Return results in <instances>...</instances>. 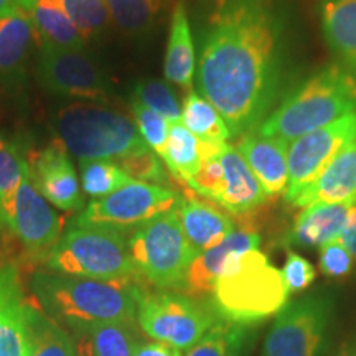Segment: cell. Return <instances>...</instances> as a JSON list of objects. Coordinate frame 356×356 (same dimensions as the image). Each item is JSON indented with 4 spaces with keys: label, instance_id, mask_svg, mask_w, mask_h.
Returning <instances> with one entry per match:
<instances>
[{
    "label": "cell",
    "instance_id": "6da1fadb",
    "mask_svg": "<svg viewBox=\"0 0 356 356\" xmlns=\"http://www.w3.org/2000/svg\"><path fill=\"white\" fill-rule=\"evenodd\" d=\"M289 19L282 0H211L202 32L198 91L231 139L259 127L287 79Z\"/></svg>",
    "mask_w": 356,
    "mask_h": 356
},
{
    "label": "cell",
    "instance_id": "7a4b0ae2",
    "mask_svg": "<svg viewBox=\"0 0 356 356\" xmlns=\"http://www.w3.org/2000/svg\"><path fill=\"white\" fill-rule=\"evenodd\" d=\"M32 289L43 310L70 328L136 323L144 296L137 279L96 280L56 273H37Z\"/></svg>",
    "mask_w": 356,
    "mask_h": 356
},
{
    "label": "cell",
    "instance_id": "3957f363",
    "mask_svg": "<svg viewBox=\"0 0 356 356\" xmlns=\"http://www.w3.org/2000/svg\"><path fill=\"white\" fill-rule=\"evenodd\" d=\"M356 109V76L343 65H328L287 92L256 127L287 142L328 126Z\"/></svg>",
    "mask_w": 356,
    "mask_h": 356
},
{
    "label": "cell",
    "instance_id": "277c9868",
    "mask_svg": "<svg viewBox=\"0 0 356 356\" xmlns=\"http://www.w3.org/2000/svg\"><path fill=\"white\" fill-rule=\"evenodd\" d=\"M287 302L282 270L270 264L259 249L231 254L213 291L218 315L241 325L261 323L277 315Z\"/></svg>",
    "mask_w": 356,
    "mask_h": 356
},
{
    "label": "cell",
    "instance_id": "5b68a950",
    "mask_svg": "<svg viewBox=\"0 0 356 356\" xmlns=\"http://www.w3.org/2000/svg\"><path fill=\"white\" fill-rule=\"evenodd\" d=\"M53 126L58 139L79 160H119L147 147L131 119L92 102L65 106Z\"/></svg>",
    "mask_w": 356,
    "mask_h": 356
},
{
    "label": "cell",
    "instance_id": "8992f818",
    "mask_svg": "<svg viewBox=\"0 0 356 356\" xmlns=\"http://www.w3.org/2000/svg\"><path fill=\"white\" fill-rule=\"evenodd\" d=\"M56 274L71 277L115 280L139 279L124 231L71 225L44 259Z\"/></svg>",
    "mask_w": 356,
    "mask_h": 356
},
{
    "label": "cell",
    "instance_id": "52a82bcc",
    "mask_svg": "<svg viewBox=\"0 0 356 356\" xmlns=\"http://www.w3.org/2000/svg\"><path fill=\"white\" fill-rule=\"evenodd\" d=\"M137 275L159 289H184L191 262L198 254L181 229L177 207L137 226L129 239Z\"/></svg>",
    "mask_w": 356,
    "mask_h": 356
},
{
    "label": "cell",
    "instance_id": "ba28073f",
    "mask_svg": "<svg viewBox=\"0 0 356 356\" xmlns=\"http://www.w3.org/2000/svg\"><path fill=\"white\" fill-rule=\"evenodd\" d=\"M220 320L213 300L177 292H144L137 310L147 335L180 350L191 348Z\"/></svg>",
    "mask_w": 356,
    "mask_h": 356
},
{
    "label": "cell",
    "instance_id": "9c48e42d",
    "mask_svg": "<svg viewBox=\"0 0 356 356\" xmlns=\"http://www.w3.org/2000/svg\"><path fill=\"white\" fill-rule=\"evenodd\" d=\"M180 198V193L167 186L131 180L108 197L92 200L73 225L119 231L137 228L152 218L173 210Z\"/></svg>",
    "mask_w": 356,
    "mask_h": 356
},
{
    "label": "cell",
    "instance_id": "30bf717a",
    "mask_svg": "<svg viewBox=\"0 0 356 356\" xmlns=\"http://www.w3.org/2000/svg\"><path fill=\"white\" fill-rule=\"evenodd\" d=\"M332 317V302L309 296L287 302L267 332L262 356H320Z\"/></svg>",
    "mask_w": 356,
    "mask_h": 356
},
{
    "label": "cell",
    "instance_id": "8fae6325",
    "mask_svg": "<svg viewBox=\"0 0 356 356\" xmlns=\"http://www.w3.org/2000/svg\"><path fill=\"white\" fill-rule=\"evenodd\" d=\"M353 139H356V111L293 140L287 150L286 202L291 204L296 202L302 191L317 180L332 159Z\"/></svg>",
    "mask_w": 356,
    "mask_h": 356
},
{
    "label": "cell",
    "instance_id": "7c38bea8",
    "mask_svg": "<svg viewBox=\"0 0 356 356\" xmlns=\"http://www.w3.org/2000/svg\"><path fill=\"white\" fill-rule=\"evenodd\" d=\"M0 218L35 259H47L61 238L60 216L35 186L30 167Z\"/></svg>",
    "mask_w": 356,
    "mask_h": 356
},
{
    "label": "cell",
    "instance_id": "4fadbf2b",
    "mask_svg": "<svg viewBox=\"0 0 356 356\" xmlns=\"http://www.w3.org/2000/svg\"><path fill=\"white\" fill-rule=\"evenodd\" d=\"M37 74L42 86L53 95L101 102L111 96L108 79L84 48L42 44Z\"/></svg>",
    "mask_w": 356,
    "mask_h": 356
},
{
    "label": "cell",
    "instance_id": "5bb4252c",
    "mask_svg": "<svg viewBox=\"0 0 356 356\" xmlns=\"http://www.w3.org/2000/svg\"><path fill=\"white\" fill-rule=\"evenodd\" d=\"M33 184L42 197L63 211L81 210L84 200L68 149L60 139L53 140L29 159Z\"/></svg>",
    "mask_w": 356,
    "mask_h": 356
},
{
    "label": "cell",
    "instance_id": "9a60e30c",
    "mask_svg": "<svg viewBox=\"0 0 356 356\" xmlns=\"http://www.w3.org/2000/svg\"><path fill=\"white\" fill-rule=\"evenodd\" d=\"M37 312L26 300L17 267L0 266V356H29Z\"/></svg>",
    "mask_w": 356,
    "mask_h": 356
},
{
    "label": "cell",
    "instance_id": "2e32d148",
    "mask_svg": "<svg viewBox=\"0 0 356 356\" xmlns=\"http://www.w3.org/2000/svg\"><path fill=\"white\" fill-rule=\"evenodd\" d=\"M236 149L254 172L267 198L277 197L287 188V150L289 142L279 137L262 136L252 129L239 137Z\"/></svg>",
    "mask_w": 356,
    "mask_h": 356
},
{
    "label": "cell",
    "instance_id": "e0dca14e",
    "mask_svg": "<svg viewBox=\"0 0 356 356\" xmlns=\"http://www.w3.org/2000/svg\"><path fill=\"white\" fill-rule=\"evenodd\" d=\"M220 163L225 175V190L216 204L233 216L252 213L267 203V195L248 162L233 145L221 149Z\"/></svg>",
    "mask_w": 356,
    "mask_h": 356
},
{
    "label": "cell",
    "instance_id": "ac0fdd59",
    "mask_svg": "<svg viewBox=\"0 0 356 356\" xmlns=\"http://www.w3.org/2000/svg\"><path fill=\"white\" fill-rule=\"evenodd\" d=\"M261 244V236L256 231L238 229L233 231L225 241L208 249L195 257L186 274L181 292L190 297H204L215 291V284L220 277L231 254L246 252L257 249Z\"/></svg>",
    "mask_w": 356,
    "mask_h": 356
},
{
    "label": "cell",
    "instance_id": "d6986e66",
    "mask_svg": "<svg viewBox=\"0 0 356 356\" xmlns=\"http://www.w3.org/2000/svg\"><path fill=\"white\" fill-rule=\"evenodd\" d=\"M356 198V139L348 142L317 180L299 195L292 207L304 208L318 203L355 202Z\"/></svg>",
    "mask_w": 356,
    "mask_h": 356
},
{
    "label": "cell",
    "instance_id": "ffe728a7",
    "mask_svg": "<svg viewBox=\"0 0 356 356\" xmlns=\"http://www.w3.org/2000/svg\"><path fill=\"white\" fill-rule=\"evenodd\" d=\"M355 202L318 203L302 210L296 218L292 229L286 236V244L299 248H315L340 238L351 213Z\"/></svg>",
    "mask_w": 356,
    "mask_h": 356
},
{
    "label": "cell",
    "instance_id": "44dd1931",
    "mask_svg": "<svg viewBox=\"0 0 356 356\" xmlns=\"http://www.w3.org/2000/svg\"><path fill=\"white\" fill-rule=\"evenodd\" d=\"M177 213L181 229L197 254L218 246L234 231L233 220L220 207H213L191 193L180 198Z\"/></svg>",
    "mask_w": 356,
    "mask_h": 356
},
{
    "label": "cell",
    "instance_id": "7402d4cb",
    "mask_svg": "<svg viewBox=\"0 0 356 356\" xmlns=\"http://www.w3.org/2000/svg\"><path fill=\"white\" fill-rule=\"evenodd\" d=\"M320 20L330 50L356 76V0H322Z\"/></svg>",
    "mask_w": 356,
    "mask_h": 356
},
{
    "label": "cell",
    "instance_id": "603a6c76",
    "mask_svg": "<svg viewBox=\"0 0 356 356\" xmlns=\"http://www.w3.org/2000/svg\"><path fill=\"white\" fill-rule=\"evenodd\" d=\"M195 71H197V56H195L193 35H191L188 13L184 3L180 2L177 3L172 13L163 74L168 83L191 91Z\"/></svg>",
    "mask_w": 356,
    "mask_h": 356
},
{
    "label": "cell",
    "instance_id": "cb8c5ba5",
    "mask_svg": "<svg viewBox=\"0 0 356 356\" xmlns=\"http://www.w3.org/2000/svg\"><path fill=\"white\" fill-rule=\"evenodd\" d=\"M29 13L38 35L40 47L50 44L60 48H84V38L71 22L61 0H19Z\"/></svg>",
    "mask_w": 356,
    "mask_h": 356
},
{
    "label": "cell",
    "instance_id": "d4e9b609",
    "mask_svg": "<svg viewBox=\"0 0 356 356\" xmlns=\"http://www.w3.org/2000/svg\"><path fill=\"white\" fill-rule=\"evenodd\" d=\"M33 43L40 40L24 8L15 6L0 13V73L12 76L20 71Z\"/></svg>",
    "mask_w": 356,
    "mask_h": 356
},
{
    "label": "cell",
    "instance_id": "484cf974",
    "mask_svg": "<svg viewBox=\"0 0 356 356\" xmlns=\"http://www.w3.org/2000/svg\"><path fill=\"white\" fill-rule=\"evenodd\" d=\"M79 356H134L137 341L134 323H96L71 328Z\"/></svg>",
    "mask_w": 356,
    "mask_h": 356
},
{
    "label": "cell",
    "instance_id": "4316f807",
    "mask_svg": "<svg viewBox=\"0 0 356 356\" xmlns=\"http://www.w3.org/2000/svg\"><path fill=\"white\" fill-rule=\"evenodd\" d=\"M254 338V325L221 318L188 350L186 356H246Z\"/></svg>",
    "mask_w": 356,
    "mask_h": 356
},
{
    "label": "cell",
    "instance_id": "83f0119b",
    "mask_svg": "<svg viewBox=\"0 0 356 356\" xmlns=\"http://www.w3.org/2000/svg\"><path fill=\"white\" fill-rule=\"evenodd\" d=\"M181 124L204 144L225 145L231 139L225 119L200 92L190 91L181 108Z\"/></svg>",
    "mask_w": 356,
    "mask_h": 356
},
{
    "label": "cell",
    "instance_id": "f1b7e54d",
    "mask_svg": "<svg viewBox=\"0 0 356 356\" xmlns=\"http://www.w3.org/2000/svg\"><path fill=\"white\" fill-rule=\"evenodd\" d=\"M162 160L175 180L188 185L202 167L200 140L181 122H170L165 155Z\"/></svg>",
    "mask_w": 356,
    "mask_h": 356
},
{
    "label": "cell",
    "instance_id": "f546056e",
    "mask_svg": "<svg viewBox=\"0 0 356 356\" xmlns=\"http://www.w3.org/2000/svg\"><path fill=\"white\" fill-rule=\"evenodd\" d=\"M81 186L88 197L99 200L132 180L114 160H79Z\"/></svg>",
    "mask_w": 356,
    "mask_h": 356
},
{
    "label": "cell",
    "instance_id": "4dcf8cb0",
    "mask_svg": "<svg viewBox=\"0 0 356 356\" xmlns=\"http://www.w3.org/2000/svg\"><path fill=\"white\" fill-rule=\"evenodd\" d=\"M111 20L129 35H142L152 29L162 10V0H106Z\"/></svg>",
    "mask_w": 356,
    "mask_h": 356
},
{
    "label": "cell",
    "instance_id": "1f68e13d",
    "mask_svg": "<svg viewBox=\"0 0 356 356\" xmlns=\"http://www.w3.org/2000/svg\"><path fill=\"white\" fill-rule=\"evenodd\" d=\"M29 356H79L73 338L63 328L37 312L32 327Z\"/></svg>",
    "mask_w": 356,
    "mask_h": 356
},
{
    "label": "cell",
    "instance_id": "d6a6232c",
    "mask_svg": "<svg viewBox=\"0 0 356 356\" xmlns=\"http://www.w3.org/2000/svg\"><path fill=\"white\" fill-rule=\"evenodd\" d=\"M29 168V160L15 142L0 136V213L6 210L22 177Z\"/></svg>",
    "mask_w": 356,
    "mask_h": 356
},
{
    "label": "cell",
    "instance_id": "836d02e7",
    "mask_svg": "<svg viewBox=\"0 0 356 356\" xmlns=\"http://www.w3.org/2000/svg\"><path fill=\"white\" fill-rule=\"evenodd\" d=\"M61 3L84 42L99 35L111 20L106 0H61Z\"/></svg>",
    "mask_w": 356,
    "mask_h": 356
},
{
    "label": "cell",
    "instance_id": "e575fe53",
    "mask_svg": "<svg viewBox=\"0 0 356 356\" xmlns=\"http://www.w3.org/2000/svg\"><path fill=\"white\" fill-rule=\"evenodd\" d=\"M134 99L142 102L154 113L163 115L168 122H181L180 104L165 83L157 79L139 81L134 88Z\"/></svg>",
    "mask_w": 356,
    "mask_h": 356
},
{
    "label": "cell",
    "instance_id": "d590c367",
    "mask_svg": "<svg viewBox=\"0 0 356 356\" xmlns=\"http://www.w3.org/2000/svg\"><path fill=\"white\" fill-rule=\"evenodd\" d=\"M131 108L134 115V124H136L142 140H144L147 147L152 149L160 159H163L167 149L168 127H170V122H168L163 115L154 113L152 109H149L147 106L136 99H132Z\"/></svg>",
    "mask_w": 356,
    "mask_h": 356
},
{
    "label": "cell",
    "instance_id": "8d00e7d4",
    "mask_svg": "<svg viewBox=\"0 0 356 356\" xmlns=\"http://www.w3.org/2000/svg\"><path fill=\"white\" fill-rule=\"evenodd\" d=\"M115 162L132 180L162 186L168 181L165 168L160 163L159 155L152 149H149V147L129 154L126 157L115 160Z\"/></svg>",
    "mask_w": 356,
    "mask_h": 356
},
{
    "label": "cell",
    "instance_id": "74e56055",
    "mask_svg": "<svg viewBox=\"0 0 356 356\" xmlns=\"http://www.w3.org/2000/svg\"><path fill=\"white\" fill-rule=\"evenodd\" d=\"M218 155L202 159V167L197 175L188 181V186L193 190V193L207 200H213L215 203L225 190V175H222V167Z\"/></svg>",
    "mask_w": 356,
    "mask_h": 356
},
{
    "label": "cell",
    "instance_id": "f35d334b",
    "mask_svg": "<svg viewBox=\"0 0 356 356\" xmlns=\"http://www.w3.org/2000/svg\"><path fill=\"white\" fill-rule=\"evenodd\" d=\"M353 269V257L340 238L320 246V270L327 277H345Z\"/></svg>",
    "mask_w": 356,
    "mask_h": 356
},
{
    "label": "cell",
    "instance_id": "ab89813d",
    "mask_svg": "<svg viewBox=\"0 0 356 356\" xmlns=\"http://www.w3.org/2000/svg\"><path fill=\"white\" fill-rule=\"evenodd\" d=\"M282 275L284 280H286L289 293H296L309 287L315 277H317V273H315L314 266L304 256L297 254L293 251H287Z\"/></svg>",
    "mask_w": 356,
    "mask_h": 356
},
{
    "label": "cell",
    "instance_id": "60d3db41",
    "mask_svg": "<svg viewBox=\"0 0 356 356\" xmlns=\"http://www.w3.org/2000/svg\"><path fill=\"white\" fill-rule=\"evenodd\" d=\"M134 356H181V350L163 341H149L137 345Z\"/></svg>",
    "mask_w": 356,
    "mask_h": 356
},
{
    "label": "cell",
    "instance_id": "b9f144b4",
    "mask_svg": "<svg viewBox=\"0 0 356 356\" xmlns=\"http://www.w3.org/2000/svg\"><path fill=\"white\" fill-rule=\"evenodd\" d=\"M340 241L348 249L353 261H356V207L353 208V213H351L348 225H346L345 231L340 236Z\"/></svg>",
    "mask_w": 356,
    "mask_h": 356
},
{
    "label": "cell",
    "instance_id": "7bdbcfd3",
    "mask_svg": "<svg viewBox=\"0 0 356 356\" xmlns=\"http://www.w3.org/2000/svg\"><path fill=\"white\" fill-rule=\"evenodd\" d=\"M15 6H19V0H0V13H3Z\"/></svg>",
    "mask_w": 356,
    "mask_h": 356
},
{
    "label": "cell",
    "instance_id": "ee69618b",
    "mask_svg": "<svg viewBox=\"0 0 356 356\" xmlns=\"http://www.w3.org/2000/svg\"><path fill=\"white\" fill-rule=\"evenodd\" d=\"M3 226H6V225H3V221H2V218H0V233H2V228H3Z\"/></svg>",
    "mask_w": 356,
    "mask_h": 356
},
{
    "label": "cell",
    "instance_id": "f6af8a7d",
    "mask_svg": "<svg viewBox=\"0 0 356 356\" xmlns=\"http://www.w3.org/2000/svg\"><path fill=\"white\" fill-rule=\"evenodd\" d=\"M355 204H356V198H355Z\"/></svg>",
    "mask_w": 356,
    "mask_h": 356
},
{
    "label": "cell",
    "instance_id": "bcb514c9",
    "mask_svg": "<svg viewBox=\"0 0 356 356\" xmlns=\"http://www.w3.org/2000/svg\"><path fill=\"white\" fill-rule=\"evenodd\" d=\"M351 356H356V355H351Z\"/></svg>",
    "mask_w": 356,
    "mask_h": 356
}]
</instances>
